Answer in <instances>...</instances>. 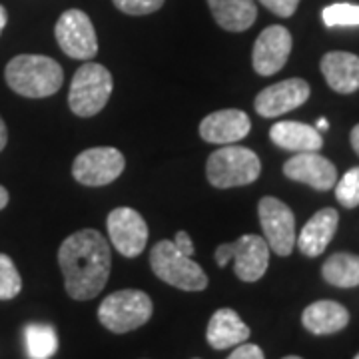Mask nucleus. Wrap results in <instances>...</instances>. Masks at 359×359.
I'll return each mask as SVG.
<instances>
[{
  "label": "nucleus",
  "instance_id": "c9c22d12",
  "mask_svg": "<svg viewBox=\"0 0 359 359\" xmlns=\"http://www.w3.org/2000/svg\"><path fill=\"white\" fill-rule=\"evenodd\" d=\"M283 359H302V358H297V355H287V358H283Z\"/></svg>",
  "mask_w": 359,
  "mask_h": 359
},
{
  "label": "nucleus",
  "instance_id": "5701e85b",
  "mask_svg": "<svg viewBox=\"0 0 359 359\" xmlns=\"http://www.w3.org/2000/svg\"><path fill=\"white\" fill-rule=\"evenodd\" d=\"M25 344L30 359H50L58 349V335L48 323H28L25 327Z\"/></svg>",
  "mask_w": 359,
  "mask_h": 359
},
{
  "label": "nucleus",
  "instance_id": "393cba45",
  "mask_svg": "<svg viewBox=\"0 0 359 359\" xmlns=\"http://www.w3.org/2000/svg\"><path fill=\"white\" fill-rule=\"evenodd\" d=\"M22 280L14 266V262L6 254H0V299H13L20 294Z\"/></svg>",
  "mask_w": 359,
  "mask_h": 359
},
{
  "label": "nucleus",
  "instance_id": "412c9836",
  "mask_svg": "<svg viewBox=\"0 0 359 359\" xmlns=\"http://www.w3.org/2000/svg\"><path fill=\"white\" fill-rule=\"evenodd\" d=\"M208 6L216 22L228 32H244L257 18L254 0H208Z\"/></svg>",
  "mask_w": 359,
  "mask_h": 359
},
{
  "label": "nucleus",
  "instance_id": "20e7f679",
  "mask_svg": "<svg viewBox=\"0 0 359 359\" xmlns=\"http://www.w3.org/2000/svg\"><path fill=\"white\" fill-rule=\"evenodd\" d=\"M150 266L156 278L184 292H202L208 285L205 271L192 257L182 254L174 242L162 240L150 252Z\"/></svg>",
  "mask_w": 359,
  "mask_h": 359
},
{
  "label": "nucleus",
  "instance_id": "f3484780",
  "mask_svg": "<svg viewBox=\"0 0 359 359\" xmlns=\"http://www.w3.org/2000/svg\"><path fill=\"white\" fill-rule=\"evenodd\" d=\"M321 74L332 90L353 94L359 90V56L341 50L327 52L321 58Z\"/></svg>",
  "mask_w": 359,
  "mask_h": 359
},
{
  "label": "nucleus",
  "instance_id": "f257e3e1",
  "mask_svg": "<svg viewBox=\"0 0 359 359\" xmlns=\"http://www.w3.org/2000/svg\"><path fill=\"white\" fill-rule=\"evenodd\" d=\"M58 264L68 295L78 302H88L102 292L110 278V244L100 231L80 230L62 242Z\"/></svg>",
  "mask_w": 359,
  "mask_h": 359
},
{
  "label": "nucleus",
  "instance_id": "c756f323",
  "mask_svg": "<svg viewBox=\"0 0 359 359\" xmlns=\"http://www.w3.org/2000/svg\"><path fill=\"white\" fill-rule=\"evenodd\" d=\"M174 244L178 248L182 254H186V256H194V252H196V248H194V242L190 240V236L186 233V231H178L176 233V238H174Z\"/></svg>",
  "mask_w": 359,
  "mask_h": 359
},
{
  "label": "nucleus",
  "instance_id": "c85d7f7f",
  "mask_svg": "<svg viewBox=\"0 0 359 359\" xmlns=\"http://www.w3.org/2000/svg\"><path fill=\"white\" fill-rule=\"evenodd\" d=\"M228 359H264V351L254 344H240L236 346V349L231 351V355Z\"/></svg>",
  "mask_w": 359,
  "mask_h": 359
},
{
  "label": "nucleus",
  "instance_id": "1a4fd4ad",
  "mask_svg": "<svg viewBox=\"0 0 359 359\" xmlns=\"http://www.w3.org/2000/svg\"><path fill=\"white\" fill-rule=\"evenodd\" d=\"M257 216L269 250L278 256H290L295 245V218L290 205L266 196L257 204Z\"/></svg>",
  "mask_w": 359,
  "mask_h": 359
},
{
  "label": "nucleus",
  "instance_id": "72a5a7b5",
  "mask_svg": "<svg viewBox=\"0 0 359 359\" xmlns=\"http://www.w3.org/2000/svg\"><path fill=\"white\" fill-rule=\"evenodd\" d=\"M6 20H8V14H6V8L0 4V34H2V30H4V26H6Z\"/></svg>",
  "mask_w": 359,
  "mask_h": 359
},
{
  "label": "nucleus",
  "instance_id": "cd10ccee",
  "mask_svg": "<svg viewBox=\"0 0 359 359\" xmlns=\"http://www.w3.org/2000/svg\"><path fill=\"white\" fill-rule=\"evenodd\" d=\"M259 2L268 8L269 13L282 16V18H290L299 6V0H259Z\"/></svg>",
  "mask_w": 359,
  "mask_h": 359
},
{
  "label": "nucleus",
  "instance_id": "9d476101",
  "mask_svg": "<svg viewBox=\"0 0 359 359\" xmlns=\"http://www.w3.org/2000/svg\"><path fill=\"white\" fill-rule=\"evenodd\" d=\"M56 42L65 54L76 60H90L98 54V39L88 14L70 8L56 22Z\"/></svg>",
  "mask_w": 359,
  "mask_h": 359
},
{
  "label": "nucleus",
  "instance_id": "9b49d317",
  "mask_svg": "<svg viewBox=\"0 0 359 359\" xmlns=\"http://www.w3.org/2000/svg\"><path fill=\"white\" fill-rule=\"evenodd\" d=\"M106 228L116 252L124 257L140 256L148 244V236H150L148 224L132 208L112 210L106 219Z\"/></svg>",
  "mask_w": 359,
  "mask_h": 359
},
{
  "label": "nucleus",
  "instance_id": "6e6552de",
  "mask_svg": "<svg viewBox=\"0 0 359 359\" xmlns=\"http://www.w3.org/2000/svg\"><path fill=\"white\" fill-rule=\"evenodd\" d=\"M124 168H126V160L120 150L112 146H98V148H88L76 156L72 164V176L82 186L98 188L120 178Z\"/></svg>",
  "mask_w": 359,
  "mask_h": 359
},
{
  "label": "nucleus",
  "instance_id": "6ab92c4d",
  "mask_svg": "<svg viewBox=\"0 0 359 359\" xmlns=\"http://www.w3.org/2000/svg\"><path fill=\"white\" fill-rule=\"evenodd\" d=\"M269 138L271 142L282 148V150H290V152H320L323 146V138H321L320 130L313 126L302 124V122H292V120H283L273 124L269 130Z\"/></svg>",
  "mask_w": 359,
  "mask_h": 359
},
{
  "label": "nucleus",
  "instance_id": "e433bc0d",
  "mask_svg": "<svg viewBox=\"0 0 359 359\" xmlns=\"http://www.w3.org/2000/svg\"><path fill=\"white\" fill-rule=\"evenodd\" d=\"M353 359H359V353H358V355H355V358H353Z\"/></svg>",
  "mask_w": 359,
  "mask_h": 359
},
{
  "label": "nucleus",
  "instance_id": "2f4dec72",
  "mask_svg": "<svg viewBox=\"0 0 359 359\" xmlns=\"http://www.w3.org/2000/svg\"><path fill=\"white\" fill-rule=\"evenodd\" d=\"M349 140H351V148H353V150H355V154L359 156V124L358 126H353Z\"/></svg>",
  "mask_w": 359,
  "mask_h": 359
},
{
  "label": "nucleus",
  "instance_id": "aec40b11",
  "mask_svg": "<svg viewBox=\"0 0 359 359\" xmlns=\"http://www.w3.org/2000/svg\"><path fill=\"white\" fill-rule=\"evenodd\" d=\"M248 337H250V327L233 309L222 308L210 318L205 339L214 349L240 346Z\"/></svg>",
  "mask_w": 359,
  "mask_h": 359
},
{
  "label": "nucleus",
  "instance_id": "f704fd0d",
  "mask_svg": "<svg viewBox=\"0 0 359 359\" xmlns=\"http://www.w3.org/2000/svg\"><path fill=\"white\" fill-rule=\"evenodd\" d=\"M330 128V122L325 120V118H320L318 120V124H316V130H327Z\"/></svg>",
  "mask_w": 359,
  "mask_h": 359
},
{
  "label": "nucleus",
  "instance_id": "bb28decb",
  "mask_svg": "<svg viewBox=\"0 0 359 359\" xmlns=\"http://www.w3.org/2000/svg\"><path fill=\"white\" fill-rule=\"evenodd\" d=\"M118 11L130 16H144V14H152L162 8L164 0H112Z\"/></svg>",
  "mask_w": 359,
  "mask_h": 359
},
{
  "label": "nucleus",
  "instance_id": "0eeeda50",
  "mask_svg": "<svg viewBox=\"0 0 359 359\" xmlns=\"http://www.w3.org/2000/svg\"><path fill=\"white\" fill-rule=\"evenodd\" d=\"M233 259V273L242 282H257L268 271L269 245L264 238L245 233L231 244H222L216 250V264L219 268Z\"/></svg>",
  "mask_w": 359,
  "mask_h": 359
},
{
  "label": "nucleus",
  "instance_id": "f03ea898",
  "mask_svg": "<svg viewBox=\"0 0 359 359\" xmlns=\"http://www.w3.org/2000/svg\"><path fill=\"white\" fill-rule=\"evenodd\" d=\"M6 84L25 98H46L56 94L65 82V70L50 56L20 54L4 70Z\"/></svg>",
  "mask_w": 359,
  "mask_h": 359
},
{
  "label": "nucleus",
  "instance_id": "a211bd4d",
  "mask_svg": "<svg viewBox=\"0 0 359 359\" xmlns=\"http://www.w3.org/2000/svg\"><path fill=\"white\" fill-rule=\"evenodd\" d=\"M302 323L313 335H332L346 330L349 311L341 304L332 299H320L304 309Z\"/></svg>",
  "mask_w": 359,
  "mask_h": 359
},
{
  "label": "nucleus",
  "instance_id": "473e14b6",
  "mask_svg": "<svg viewBox=\"0 0 359 359\" xmlns=\"http://www.w3.org/2000/svg\"><path fill=\"white\" fill-rule=\"evenodd\" d=\"M8 198H11V196H8V190L0 186V210H4V208H6V204H8Z\"/></svg>",
  "mask_w": 359,
  "mask_h": 359
},
{
  "label": "nucleus",
  "instance_id": "f8f14e48",
  "mask_svg": "<svg viewBox=\"0 0 359 359\" xmlns=\"http://www.w3.org/2000/svg\"><path fill=\"white\" fill-rule=\"evenodd\" d=\"M292 46L294 40L285 26H268L254 44V52H252L254 70L259 76H273L285 66L292 54Z\"/></svg>",
  "mask_w": 359,
  "mask_h": 359
},
{
  "label": "nucleus",
  "instance_id": "7c9ffc66",
  "mask_svg": "<svg viewBox=\"0 0 359 359\" xmlns=\"http://www.w3.org/2000/svg\"><path fill=\"white\" fill-rule=\"evenodd\" d=\"M6 142H8V132H6V124H4V120L0 116V152L4 150Z\"/></svg>",
  "mask_w": 359,
  "mask_h": 359
},
{
  "label": "nucleus",
  "instance_id": "b1692460",
  "mask_svg": "<svg viewBox=\"0 0 359 359\" xmlns=\"http://www.w3.org/2000/svg\"><path fill=\"white\" fill-rule=\"evenodd\" d=\"M323 25L327 28L335 26H359V4H349V2H337L321 13Z\"/></svg>",
  "mask_w": 359,
  "mask_h": 359
},
{
  "label": "nucleus",
  "instance_id": "7ed1b4c3",
  "mask_svg": "<svg viewBox=\"0 0 359 359\" xmlns=\"http://www.w3.org/2000/svg\"><path fill=\"white\" fill-rule=\"evenodd\" d=\"M259 174H262L259 158L254 150L244 146L226 144V148H218L216 152H212L205 164L208 182L219 190L248 186L256 182Z\"/></svg>",
  "mask_w": 359,
  "mask_h": 359
},
{
  "label": "nucleus",
  "instance_id": "dca6fc26",
  "mask_svg": "<svg viewBox=\"0 0 359 359\" xmlns=\"http://www.w3.org/2000/svg\"><path fill=\"white\" fill-rule=\"evenodd\" d=\"M339 226V214L334 208H323L316 212L308 224L299 231L297 248L304 256L318 257L325 252V248L334 240L335 231Z\"/></svg>",
  "mask_w": 359,
  "mask_h": 359
},
{
  "label": "nucleus",
  "instance_id": "423d86ee",
  "mask_svg": "<svg viewBox=\"0 0 359 359\" xmlns=\"http://www.w3.org/2000/svg\"><path fill=\"white\" fill-rule=\"evenodd\" d=\"M152 299L140 290L114 292L98 308V320L112 334H128L142 327L152 318Z\"/></svg>",
  "mask_w": 359,
  "mask_h": 359
},
{
  "label": "nucleus",
  "instance_id": "2eb2a0df",
  "mask_svg": "<svg viewBox=\"0 0 359 359\" xmlns=\"http://www.w3.org/2000/svg\"><path fill=\"white\" fill-rule=\"evenodd\" d=\"M250 130H252L250 116L236 108L212 112L200 122V136L210 144H224V146L236 144L244 140Z\"/></svg>",
  "mask_w": 359,
  "mask_h": 359
},
{
  "label": "nucleus",
  "instance_id": "39448f33",
  "mask_svg": "<svg viewBox=\"0 0 359 359\" xmlns=\"http://www.w3.org/2000/svg\"><path fill=\"white\" fill-rule=\"evenodd\" d=\"M114 88L110 70L102 65L86 62L76 70L68 92V106L80 118L96 116L110 100Z\"/></svg>",
  "mask_w": 359,
  "mask_h": 359
},
{
  "label": "nucleus",
  "instance_id": "4468645a",
  "mask_svg": "<svg viewBox=\"0 0 359 359\" xmlns=\"http://www.w3.org/2000/svg\"><path fill=\"white\" fill-rule=\"evenodd\" d=\"M285 178L308 184L318 192L332 190L337 182V168L318 152H297L283 164Z\"/></svg>",
  "mask_w": 359,
  "mask_h": 359
},
{
  "label": "nucleus",
  "instance_id": "4be33fe9",
  "mask_svg": "<svg viewBox=\"0 0 359 359\" xmlns=\"http://www.w3.org/2000/svg\"><path fill=\"white\" fill-rule=\"evenodd\" d=\"M323 280L335 287H358L359 285V256L337 252L330 256L321 266Z\"/></svg>",
  "mask_w": 359,
  "mask_h": 359
},
{
  "label": "nucleus",
  "instance_id": "a878e982",
  "mask_svg": "<svg viewBox=\"0 0 359 359\" xmlns=\"http://www.w3.org/2000/svg\"><path fill=\"white\" fill-rule=\"evenodd\" d=\"M335 198L337 202L347 208L353 210L359 205V166L351 168L349 172L344 174V178L339 182H335Z\"/></svg>",
  "mask_w": 359,
  "mask_h": 359
},
{
  "label": "nucleus",
  "instance_id": "ddd939ff",
  "mask_svg": "<svg viewBox=\"0 0 359 359\" xmlns=\"http://www.w3.org/2000/svg\"><path fill=\"white\" fill-rule=\"evenodd\" d=\"M309 84L302 78H290L282 80L278 84H271L264 88L256 96L254 108L259 116L264 118H276V116L287 114L302 104L308 102Z\"/></svg>",
  "mask_w": 359,
  "mask_h": 359
}]
</instances>
